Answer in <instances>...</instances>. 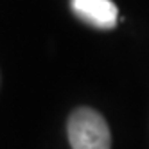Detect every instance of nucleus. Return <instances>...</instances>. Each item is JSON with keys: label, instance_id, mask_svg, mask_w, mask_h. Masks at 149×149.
<instances>
[{"label": "nucleus", "instance_id": "f03ea898", "mask_svg": "<svg viewBox=\"0 0 149 149\" xmlns=\"http://www.w3.org/2000/svg\"><path fill=\"white\" fill-rule=\"evenodd\" d=\"M70 9L81 22L95 29H113L119 22V9L111 0H70Z\"/></svg>", "mask_w": 149, "mask_h": 149}, {"label": "nucleus", "instance_id": "f257e3e1", "mask_svg": "<svg viewBox=\"0 0 149 149\" xmlns=\"http://www.w3.org/2000/svg\"><path fill=\"white\" fill-rule=\"evenodd\" d=\"M68 142L72 149H110L111 135L104 117L92 108H77L68 119Z\"/></svg>", "mask_w": 149, "mask_h": 149}]
</instances>
